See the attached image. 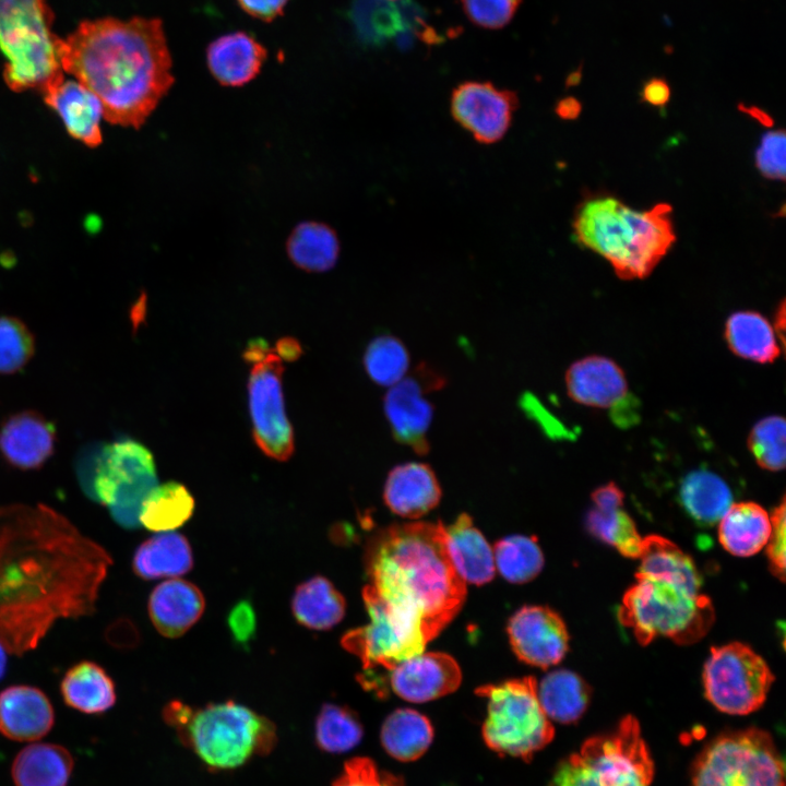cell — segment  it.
<instances>
[{
	"instance_id": "obj_1",
	"label": "cell",
	"mask_w": 786,
	"mask_h": 786,
	"mask_svg": "<svg viewBox=\"0 0 786 786\" xmlns=\"http://www.w3.org/2000/svg\"><path fill=\"white\" fill-rule=\"evenodd\" d=\"M112 560L98 543L45 505L0 507V642L34 650L61 618L96 610Z\"/></svg>"
},
{
	"instance_id": "obj_2",
	"label": "cell",
	"mask_w": 786,
	"mask_h": 786,
	"mask_svg": "<svg viewBox=\"0 0 786 786\" xmlns=\"http://www.w3.org/2000/svg\"><path fill=\"white\" fill-rule=\"evenodd\" d=\"M63 72L100 100L104 118L140 128L174 83L162 21L105 17L84 21L60 38Z\"/></svg>"
},
{
	"instance_id": "obj_3",
	"label": "cell",
	"mask_w": 786,
	"mask_h": 786,
	"mask_svg": "<svg viewBox=\"0 0 786 786\" xmlns=\"http://www.w3.org/2000/svg\"><path fill=\"white\" fill-rule=\"evenodd\" d=\"M366 571L390 605L420 621L430 641L458 614L466 583L456 572L441 522L390 525L367 544Z\"/></svg>"
},
{
	"instance_id": "obj_4",
	"label": "cell",
	"mask_w": 786,
	"mask_h": 786,
	"mask_svg": "<svg viewBox=\"0 0 786 786\" xmlns=\"http://www.w3.org/2000/svg\"><path fill=\"white\" fill-rule=\"evenodd\" d=\"M672 207H630L612 195L583 200L572 227L575 241L607 260L622 279L645 278L676 241Z\"/></svg>"
},
{
	"instance_id": "obj_5",
	"label": "cell",
	"mask_w": 786,
	"mask_h": 786,
	"mask_svg": "<svg viewBox=\"0 0 786 786\" xmlns=\"http://www.w3.org/2000/svg\"><path fill=\"white\" fill-rule=\"evenodd\" d=\"M696 567L662 572H638L618 610L619 621L641 645L667 638L680 645L700 641L715 621L708 596L701 592Z\"/></svg>"
},
{
	"instance_id": "obj_6",
	"label": "cell",
	"mask_w": 786,
	"mask_h": 786,
	"mask_svg": "<svg viewBox=\"0 0 786 786\" xmlns=\"http://www.w3.org/2000/svg\"><path fill=\"white\" fill-rule=\"evenodd\" d=\"M163 716L180 740L210 769L231 770L270 753L276 727L265 716L234 701L194 708L171 701Z\"/></svg>"
},
{
	"instance_id": "obj_7",
	"label": "cell",
	"mask_w": 786,
	"mask_h": 786,
	"mask_svg": "<svg viewBox=\"0 0 786 786\" xmlns=\"http://www.w3.org/2000/svg\"><path fill=\"white\" fill-rule=\"evenodd\" d=\"M52 24L46 0H0V51L11 90L44 93L64 79Z\"/></svg>"
},
{
	"instance_id": "obj_8",
	"label": "cell",
	"mask_w": 786,
	"mask_h": 786,
	"mask_svg": "<svg viewBox=\"0 0 786 786\" xmlns=\"http://www.w3.org/2000/svg\"><path fill=\"white\" fill-rule=\"evenodd\" d=\"M653 777V759L639 722L627 715L561 760L548 786H651Z\"/></svg>"
},
{
	"instance_id": "obj_9",
	"label": "cell",
	"mask_w": 786,
	"mask_h": 786,
	"mask_svg": "<svg viewBox=\"0 0 786 786\" xmlns=\"http://www.w3.org/2000/svg\"><path fill=\"white\" fill-rule=\"evenodd\" d=\"M476 693L487 700L481 735L492 751L529 761L552 740L555 728L540 706L535 678L481 686Z\"/></svg>"
},
{
	"instance_id": "obj_10",
	"label": "cell",
	"mask_w": 786,
	"mask_h": 786,
	"mask_svg": "<svg viewBox=\"0 0 786 786\" xmlns=\"http://www.w3.org/2000/svg\"><path fill=\"white\" fill-rule=\"evenodd\" d=\"M690 786H785L784 763L767 731H726L698 754Z\"/></svg>"
},
{
	"instance_id": "obj_11",
	"label": "cell",
	"mask_w": 786,
	"mask_h": 786,
	"mask_svg": "<svg viewBox=\"0 0 786 786\" xmlns=\"http://www.w3.org/2000/svg\"><path fill=\"white\" fill-rule=\"evenodd\" d=\"M84 488L107 507L114 521L127 529L140 526V512L147 495L157 486L152 453L142 443L124 439L106 444Z\"/></svg>"
},
{
	"instance_id": "obj_12",
	"label": "cell",
	"mask_w": 786,
	"mask_h": 786,
	"mask_svg": "<svg viewBox=\"0 0 786 786\" xmlns=\"http://www.w3.org/2000/svg\"><path fill=\"white\" fill-rule=\"evenodd\" d=\"M362 597L369 623L348 631L341 640L343 647L361 660V676L376 669L389 674L425 651L430 639L418 619L386 603L371 585L365 586Z\"/></svg>"
},
{
	"instance_id": "obj_13",
	"label": "cell",
	"mask_w": 786,
	"mask_h": 786,
	"mask_svg": "<svg viewBox=\"0 0 786 786\" xmlns=\"http://www.w3.org/2000/svg\"><path fill=\"white\" fill-rule=\"evenodd\" d=\"M243 358L250 365L248 401L253 439L267 456L287 461L294 453L295 442L285 409L283 359L261 338L248 343Z\"/></svg>"
},
{
	"instance_id": "obj_14",
	"label": "cell",
	"mask_w": 786,
	"mask_h": 786,
	"mask_svg": "<svg viewBox=\"0 0 786 786\" xmlns=\"http://www.w3.org/2000/svg\"><path fill=\"white\" fill-rule=\"evenodd\" d=\"M702 677L706 699L730 715H747L759 710L774 682L766 662L740 642L713 646Z\"/></svg>"
},
{
	"instance_id": "obj_15",
	"label": "cell",
	"mask_w": 786,
	"mask_h": 786,
	"mask_svg": "<svg viewBox=\"0 0 786 786\" xmlns=\"http://www.w3.org/2000/svg\"><path fill=\"white\" fill-rule=\"evenodd\" d=\"M446 383L445 377L427 362H421L413 374L403 378L384 396L383 406L393 438L419 455L428 454V430L433 417V405L426 397Z\"/></svg>"
},
{
	"instance_id": "obj_16",
	"label": "cell",
	"mask_w": 786,
	"mask_h": 786,
	"mask_svg": "<svg viewBox=\"0 0 786 786\" xmlns=\"http://www.w3.org/2000/svg\"><path fill=\"white\" fill-rule=\"evenodd\" d=\"M519 99L514 92L490 82L466 81L457 85L450 98L454 121L480 144H493L509 131Z\"/></svg>"
},
{
	"instance_id": "obj_17",
	"label": "cell",
	"mask_w": 786,
	"mask_h": 786,
	"mask_svg": "<svg viewBox=\"0 0 786 786\" xmlns=\"http://www.w3.org/2000/svg\"><path fill=\"white\" fill-rule=\"evenodd\" d=\"M508 635L515 655L524 663L549 668L569 650V633L562 618L545 606H525L509 620Z\"/></svg>"
},
{
	"instance_id": "obj_18",
	"label": "cell",
	"mask_w": 786,
	"mask_h": 786,
	"mask_svg": "<svg viewBox=\"0 0 786 786\" xmlns=\"http://www.w3.org/2000/svg\"><path fill=\"white\" fill-rule=\"evenodd\" d=\"M386 678L397 696L424 703L454 692L461 684L462 672L450 655L422 652L396 665Z\"/></svg>"
},
{
	"instance_id": "obj_19",
	"label": "cell",
	"mask_w": 786,
	"mask_h": 786,
	"mask_svg": "<svg viewBox=\"0 0 786 786\" xmlns=\"http://www.w3.org/2000/svg\"><path fill=\"white\" fill-rule=\"evenodd\" d=\"M565 385L569 396L586 406L617 412L630 402L624 372L604 356L593 355L574 361L567 370Z\"/></svg>"
},
{
	"instance_id": "obj_20",
	"label": "cell",
	"mask_w": 786,
	"mask_h": 786,
	"mask_svg": "<svg viewBox=\"0 0 786 786\" xmlns=\"http://www.w3.org/2000/svg\"><path fill=\"white\" fill-rule=\"evenodd\" d=\"M624 495L612 481L592 492V508L587 511V531L612 546L623 557L639 559L643 537L632 517L623 509Z\"/></svg>"
},
{
	"instance_id": "obj_21",
	"label": "cell",
	"mask_w": 786,
	"mask_h": 786,
	"mask_svg": "<svg viewBox=\"0 0 786 786\" xmlns=\"http://www.w3.org/2000/svg\"><path fill=\"white\" fill-rule=\"evenodd\" d=\"M55 441L53 425L33 410L10 416L0 428V452L20 469L40 467L52 455Z\"/></svg>"
},
{
	"instance_id": "obj_22",
	"label": "cell",
	"mask_w": 786,
	"mask_h": 786,
	"mask_svg": "<svg viewBox=\"0 0 786 786\" xmlns=\"http://www.w3.org/2000/svg\"><path fill=\"white\" fill-rule=\"evenodd\" d=\"M55 723L53 707L38 688L16 684L0 692V733L14 741H35Z\"/></svg>"
},
{
	"instance_id": "obj_23",
	"label": "cell",
	"mask_w": 786,
	"mask_h": 786,
	"mask_svg": "<svg viewBox=\"0 0 786 786\" xmlns=\"http://www.w3.org/2000/svg\"><path fill=\"white\" fill-rule=\"evenodd\" d=\"M442 492L433 469L425 463L408 462L388 474L383 500L395 514L418 519L440 502Z\"/></svg>"
},
{
	"instance_id": "obj_24",
	"label": "cell",
	"mask_w": 786,
	"mask_h": 786,
	"mask_svg": "<svg viewBox=\"0 0 786 786\" xmlns=\"http://www.w3.org/2000/svg\"><path fill=\"white\" fill-rule=\"evenodd\" d=\"M45 103L61 118L68 133L90 147L102 142L99 98L76 80L62 79L44 93Z\"/></svg>"
},
{
	"instance_id": "obj_25",
	"label": "cell",
	"mask_w": 786,
	"mask_h": 786,
	"mask_svg": "<svg viewBox=\"0 0 786 786\" xmlns=\"http://www.w3.org/2000/svg\"><path fill=\"white\" fill-rule=\"evenodd\" d=\"M266 49L246 32H233L214 39L206 49V63L222 85L239 87L252 81L266 59Z\"/></svg>"
},
{
	"instance_id": "obj_26",
	"label": "cell",
	"mask_w": 786,
	"mask_h": 786,
	"mask_svg": "<svg viewBox=\"0 0 786 786\" xmlns=\"http://www.w3.org/2000/svg\"><path fill=\"white\" fill-rule=\"evenodd\" d=\"M205 600L191 582L172 579L157 585L148 599V615L155 629L166 638L186 633L202 616Z\"/></svg>"
},
{
	"instance_id": "obj_27",
	"label": "cell",
	"mask_w": 786,
	"mask_h": 786,
	"mask_svg": "<svg viewBox=\"0 0 786 786\" xmlns=\"http://www.w3.org/2000/svg\"><path fill=\"white\" fill-rule=\"evenodd\" d=\"M445 534L451 561L465 583L479 586L490 582L496 570L493 551L471 516L460 514Z\"/></svg>"
},
{
	"instance_id": "obj_28",
	"label": "cell",
	"mask_w": 786,
	"mask_h": 786,
	"mask_svg": "<svg viewBox=\"0 0 786 786\" xmlns=\"http://www.w3.org/2000/svg\"><path fill=\"white\" fill-rule=\"evenodd\" d=\"M771 533L769 513L758 503H733L718 521V539L736 557H750L762 550Z\"/></svg>"
},
{
	"instance_id": "obj_29",
	"label": "cell",
	"mask_w": 786,
	"mask_h": 786,
	"mask_svg": "<svg viewBox=\"0 0 786 786\" xmlns=\"http://www.w3.org/2000/svg\"><path fill=\"white\" fill-rule=\"evenodd\" d=\"M73 758L56 743H33L15 757L11 775L15 786H68Z\"/></svg>"
},
{
	"instance_id": "obj_30",
	"label": "cell",
	"mask_w": 786,
	"mask_h": 786,
	"mask_svg": "<svg viewBox=\"0 0 786 786\" xmlns=\"http://www.w3.org/2000/svg\"><path fill=\"white\" fill-rule=\"evenodd\" d=\"M193 565L188 539L175 532H163L142 543L134 552L132 568L144 580L186 574Z\"/></svg>"
},
{
	"instance_id": "obj_31",
	"label": "cell",
	"mask_w": 786,
	"mask_h": 786,
	"mask_svg": "<svg viewBox=\"0 0 786 786\" xmlns=\"http://www.w3.org/2000/svg\"><path fill=\"white\" fill-rule=\"evenodd\" d=\"M60 691L64 703L85 714H102L116 703L112 679L98 664L84 660L63 676Z\"/></svg>"
},
{
	"instance_id": "obj_32",
	"label": "cell",
	"mask_w": 786,
	"mask_h": 786,
	"mask_svg": "<svg viewBox=\"0 0 786 786\" xmlns=\"http://www.w3.org/2000/svg\"><path fill=\"white\" fill-rule=\"evenodd\" d=\"M591 687L577 674L558 669L547 674L537 683L540 706L549 719L572 724L585 713L591 701Z\"/></svg>"
},
{
	"instance_id": "obj_33",
	"label": "cell",
	"mask_w": 786,
	"mask_h": 786,
	"mask_svg": "<svg viewBox=\"0 0 786 786\" xmlns=\"http://www.w3.org/2000/svg\"><path fill=\"white\" fill-rule=\"evenodd\" d=\"M681 507L698 524L711 526L722 519L733 504L727 483L708 469L687 474L679 488Z\"/></svg>"
},
{
	"instance_id": "obj_34",
	"label": "cell",
	"mask_w": 786,
	"mask_h": 786,
	"mask_svg": "<svg viewBox=\"0 0 786 786\" xmlns=\"http://www.w3.org/2000/svg\"><path fill=\"white\" fill-rule=\"evenodd\" d=\"M725 338L735 355L759 364L773 362L782 352L774 327L755 311L730 314L725 324Z\"/></svg>"
},
{
	"instance_id": "obj_35",
	"label": "cell",
	"mask_w": 786,
	"mask_h": 786,
	"mask_svg": "<svg viewBox=\"0 0 786 786\" xmlns=\"http://www.w3.org/2000/svg\"><path fill=\"white\" fill-rule=\"evenodd\" d=\"M291 610L301 626L327 630L343 619L346 603L326 577L317 575L298 585L291 598Z\"/></svg>"
},
{
	"instance_id": "obj_36",
	"label": "cell",
	"mask_w": 786,
	"mask_h": 786,
	"mask_svg": "<svg viewBox=\"0 0 786 786\" xmlns=\"http://www.w3.org/2000/svg\"><path fill=\"white\" fill-rule=\"evenodd\" d=\"M433 728L430 720L413 708H397L383 722L380 740L388 754L401 762L419 759L430 747Z\"/></svg>"
},
{
	"instance_id": "obj_37",
	"label": "cell",
	"mask_w": 786,
	"mask_h": 786,
	"mask_svg": "<svg viewBox=\"0 0 786 786\" xmlns=\"http://www.w3.org/2000/svg\"><path fill=\"white\" fill-rule=\"evenodd\" d=\"M286 249L290 261L297 267L321 273L336 264L341 246L337 234L331 226L307 221L293 229Z\"/></svg>"
},
{
	"instance_id": "obj_38",
	"label": "cell",
	"mask_w": 786,
	"mask_h": 786,
	"mask_svg": "<svg viewBox=\"0 0 786 786\" xmlns=\"http://www.w3.org/2000/svg\"><path fill=\"white\" fill-rule=\"evenodd\" d=\"M194 500L188 489L176 481L156 486L145 498L140 512V525L152 532H170L192 515Z\"/></svg>"
},
{
	"instance_id": "obj_39",
	"label": "cell",
	"mask_w": 786,
	"mask_h": 786,
	"mask_svg": "<svg viewBox=\"0 0 786 786\" xmlns=\"http://www.w3.org/2000/svg\"><path fill=\"white\" fill-rule=\"evenodd\" d=\"M495 567L510 583L523 584L535 579L544 567V555L533 537L510 535L492 548Z\"/></svg>"
},
{
	"instance_id": "obj_40",
	"label": "cell",
	"mask_w": 786,
	"mask_h": 786,
	"mask_svg": "<svg viewBox=\"0 0 786 786\" xmlns=\"http://www.w3.org/2000/svg\"><path fill=\"white\" fill-rule=\"evenodd\" d=\"M364 735L358 716L348 707L324 704L315 719L318 747L329 753H344L354 749Z\"/></svg>"
},
{
	"instance_id": "obj_41",
	"label": "cell",
	"mask_w": 786,
	"mask_h": 786,
	"mask_svg": "<svg viewBox=\"0 0 786 786\" xmlns=\"http://www.w3.org/2000/svg\"><path fill=\"white\" fill-rule=\"evenodd\" d=\"M362 362L368 377L374 383L392 386L407 372L409 354L400 338L382 334L368 344Z\"/></svg>"
},
{
	"instance_id": "obj_42",
	"label": "cell",
	"mask_w": 786,
	"mask_h": 786,
	"mask_svg": "<svg viewBox=\"0 0 786 786\" xmlns=\"http://www.w3.org/2000/svg\"><path fill=\"white\" fill-rule=\"evenodd\" d=\"M785 419L776 415L767 416L752 427L748 448L763 469L778 472L785 467Z\"/></svg>"
},
{
	"instance_id": "obj_43",
	"label": "cell",
	"mask_w": 786,
	"mask_h": 786,
	"mask_svg": "<svg viewBox=\"0 0 786 786\" xmlns=\"http://www.w3.org/2000/svg\"><path fill=\"white\" fill-rule=\"evenodd\" d=\"M35 341L32 332L13 317H0V373L20 371L33 357Z\"/></svg>"
},
{
	"instance_id": "obj_44",
	"label": "cell",
	"mask_w": 786,
	"mask_h": 786,
	"mask_svg": "<svg viewBox=\"0 0 786 786\" xmlns=\"http://www.w3.org/2000/svg\"><path fill=\"white\" fill-rule=\"evenodd\" d=\"M332 786H405L401 776L379 769L377 763L367 757H355L348 760L340 776Z\"/></svg>"
},
{
	"instance_id": "obj_45",
	"label": "cell",
	"mask_w": 786,
	"mask_h": 786,
	"mask_svg": "<svg viewBox=\"0 0 786 786\" xmlns=\"http://www.w3.org/2000/svg\"><path fill=\"white\" fill-rule=\"evenodd\" d=\"M467 17L476 25L498 29L514 16L522 0H461Z\"/></svg>"
},
{
	"instance_id": "obj_46",
	"label": "cell",
	"mask_w": 786,
	"mask_h": 786,
	"mask_svg": "<svg viewBox=\"0 0 786 786\" xmlns=\"http://www.w3.org/2000/svg\"><path fill=\"white\" fill-rule=\"evenodd\" d=\"M786 136L784 130H772L762 135L755 151V166L767 179H785Z\"/></svg>"
},
{
	"instance_id": "obj_47",
	"label": "cell",
	"mask_w": 786,
	"mask_h": 786,
	"mask_svg": "<svg viewBox=\"0 0 786 786\" xmlns=\"http://www.w3.org/2000/svg\"><path fill=\"white\" fill-rule=\"evenodd\" d=\"M785 499L770 515L771 533L766 541L769 568L774 576L785 581Z\"/></svg>"
},
{
	"instance_id": "obj_48",
	"label": "cell",
	"mask_w": 786,
	"mask_h": 786,
	"mask_svg": "<svg viewBox=\"0 0 786 786\" xmlns=\"http://www.w3.org/2000/svg\"><path fill=\"white\" fill-rule=\"evenodd\" d=\"M228 626L236 642L248 643L255 630V616L252 606L247 602L237 604L228 616Z\"/></svg>"
},
{
	"instance_id": "obj_49",
	"label": "cell",
	"mask_w": 786,
	"mask_h": 786,
	"mask_svg": "<svg viewBox=\"0 0 786 786\" xmlns=\"http://www.w3.org/2000/svg\"><path fill=\"white\" fill-rule=\"evenodd\" d=\"M237 2L250 16L271 22L282 15L288 0H237Z\"/></svg>"
},
{
	"instance_id": "obj_50",
	"label": "cell",
	"mask_w": 786,
	"mask_h": 786,
	"mask_svg": "<svg viewBox=\"0 0 786 786\" xmlns=\"http://www.w3.org/2000/svg\"><path fill=\"white\" fill-rule=\"evenodd\" d=\"M642 98L652 106L663 107L670 98L669 86L664 80L652 79L644 85Z\"/></svg>"
},
{
	"instance_id": "obj_51",
	"label": "cell",
	"mask_w": 786,
	"mask_h": 786,
	"mask_svg": "<svg viewBox=\"0 0 786 786\" xmlns=\"http://www.w3.org/2000/svg\"><path fill=\"white\" fill-rule=\"evenodd\" d=\"M582 106L580 102L573 97L561 99L556 106V114L563 120H574L581 114Z\"/></svg>"
},
{
	"instance_id": "obj_52",
	"label": "cell",
	"mask_w": 786,
	"mask_h": 786,
	"mask_svg": "<svg viewBox=\"0 0 786 786\" xmlns=\"http://www.w3.org/2000/svg\"><path fill=\"white\" fill-rule=\"evenodd\" d=\"M275 349L279 357L285 360H295L301 353L298 342L290 337L279 340Z\"/></svg>"
},
{
	"instance_id": "obj_53",
	"label": "cell",
	"mask_w": 786,
	"mask_h": 786,
	"mask_svg": "<svg viewBox=\"0 0 786 786\" xmlns=\"http://www.w3.org/2000/svg\"><path fill=\"white\" fill-rule=\"evenodd\" d=\"M775 330L777 331V337L784 343V330H785V301L782 300L777 308L775 318Z\"/></svg>"
},
{
	"instance_id": "obj_54",
	"label": "cell",
	"mask_w": 786,
	"mask_h": 786,
	"mask_svg": "<svg viewBox=\"0 0 786 786\" xmlns=\"http://www.w3.org/2000/svg\"><path fill=\"white\" fill-rule=\"evenodd\" d=\"M740 109L750 116H752L754 119H757L759 122H761L763 126L771 127L772 126V119L771 117L762 111L761 109L757 107H746L741 106Z\"/></svg>"
},
{
	"instance_id": "obj_55",
	"label": "cell",
	"mask_w": 786,
	"mask_h": 786,
	"mask_svg": "<svg viewBox=\"0 0 786 786\" xmlns=\"http://www.w3.org/2000/svg\"><path fill=\"white\" fill-rule=\"evenodd\" d=\"M7 650L3 646V644L0 642V679L5 674V667H7Z\"/></svg>"
},
{
	"instance_id": "obj_56",
	"label": "cell",
	"mask_w": 786,
	"mask_h": 786,
	"mask_svg": "<svg viewBox=\"0 0 786 786\" xmlns=\"http://www.w3.org/2000/svg\"><path fill=\"white\" fill-rule=\"evenodd\" d=\"M389 1H394V0H389Z\"/></svg>"
}]
</instances>
